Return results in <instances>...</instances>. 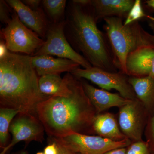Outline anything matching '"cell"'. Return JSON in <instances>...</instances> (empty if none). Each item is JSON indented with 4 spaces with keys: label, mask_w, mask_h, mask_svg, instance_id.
<instances>
[{
    "label": "cell",
    "mask_w": 154,
    "mask_h": 154,
    "mask_svg": "<svg viewBox=\"0 0 154 154\" xmlns=\"http://www.w3.org/2000/svg\"><path fill=\"white\" fill-rule=\"evenodd\" d=\"M64 76L65 89L39 103L36 116L50 137H63L72 133L95 135L93 123L97 114L81 79L70 73Z\"/></svg>",
    "instance_id": "cell-1"
},
{
    "label": "cell",
    "mask_w": 154,
    "mask_h": 154,
    "mask_svg": "<svg viewBox=\"0 0 154 154\" xmlns=\"http://www.w3.org/2000/svg\"><path fill=\"white\" fill-rule=\"evenodd\" d=\"M38 76L31 56L9 51L0 58L1 107L36 116L38 104L49 98L40 92Z\"/></svg>",
    "instance_id": "cell-2"
},
{
    "label": "cell",
    "mask_w": 154,
    "mask_h": 154,
    "mask_svg": "<svg viewBox=\"0 0 154 154\" xmlns=\"http://www.w3.org/2000/svg\"><path fill=\"white\" fill-rule=\"evenodd\" d=\"M67 12L65 34L73 48L79 54L82 53L92 66L117 72L112 49L97 27L98 20L91 7L72 1Z\"/></svg>",
    "instance_id": "cell-3"
},
{
    "label": "cell",
    "mask_w": 154,
    "mask_h": 154,
    "mask_svg": "<svg viewBox=\"0 0 154 154\" xmlns=\"http://www.w3.org/2000/svg\"><path fill=\"white\" fill-rule=\"evenodd\" d=\"M104 20L116 63L121 72L126 75L128 56L141 48L154 45V36L144 30L137 21L125 25L119 17H107Z\"/></svg>",
    "instance_id": "cell-4"
},
{
    "label": "cell",
    "mask_w": 154,
    "mask_h": 154,
    "mask_svg": "<svg viewBox=\"0 0 154 154\" xmlns=\"http://www.w3.org/2000/svg\"><path fill=\"white\" fill-rule=\"evenodd\" d=\"M50 138L51 140L75 154H104L114 149L128 147L132 143L128 138L115 141L99 136L79 133Z\"/></svg>",
    "instance_id": "cell-5"
},
{
    "label": "cell",
    "mask_w": 154,
    "mask_h": 154,
    "mask_svg": "<svg viewBox=\"0 0 154 154\" xmlns=\"http://www.w3.org/2000/svg\"><path fill=\"white\" fill-rule=\"evenodd\" d=\"M1 36L9 51L33 55L42 46L45 40L21 22L16 13L11 22L1 30Z\"/></svg>",
    "instance_id": "cell-6"
},
{
    "label": "cell",
    "mask_w": 154,
    "mask_h": 154,
    "mask_svg": "<svg viewBox=\"0 0 154 154\" xmlns=\"http://www.w3.org/2000/svg\"><path fill=\"white\" fill-rule=\"evenodd\" d=\"M65 21L54 23L49 26L46 33V40L33 56H55L59 58L67 59L79 64L84 69L92 65L82 55L76 52L72 47L66 37Z\"/></svg>",
    "instance_id": "cell-7"
},
{
    "label": "cell",
    "mask_w": 154,
    "mask_h": 154,
    "mask_svg": "<svg viewBox=\"0 0 154 154\" xmlns=\"http://www.w3.org/2000/svg\"><path fill=\"white\" fill-rule=\"evenodd\" d=\"M70 73L79 79L89 80L105 91L116 90L125 99H137L128 82L129 77L122 72H108L92 66L87 69L78 68Z\"/></svg>",
    "instance_id": "cell-8"
},
{
    "label": "cell",
    "mask_w": 154,
    "mask_h": 154,
    "mask_svg": "<svg viewBox=\"0 0 154 154\" xmlns=\"http://www.w3.org/2000/svg\"><path fill=\"white\" fill-rule=\"evenodd\" d=\"M149 115L138 99L119 108L118 121L122 132L132 142L142 140Z\"/></svg>",
    "instance_id": "cell-9"
},
{
    "label": "cell",
    "mask_w": 154,
    "mask_h": 154,
    "mask_svg": "<svg viewBox=\"0 0 154 154\" xmlns=\"http://www.w3.org/2000/svg\"><path fill=\"white\" fill-rule=\"evenodd\" d=\"M12 139L8 145L2 150L0 154H6L20 142L25 141L28 145L32 141L42 143L44 140V126L36 115L19 113L9 128Z\"/></svg>",
    "instance_id": "cell-10"
},
{
    "label": "cell",
    "mask_w": 154,
    "mask_h": 154,
    "mask_svg": "<svg viewBox=\"0 0 154 154\" xmlns=\"http://www.w3.org/2000/svg\"><path fill=\"white\" fill-rule=\"evenodd\" d=\"M6 2L24 25L42 38L45 37L50 26L42 9L32 10L20 0H7Z\"/></svg>",
    "instance_id": "cell-11"
},
{
    "label": "cell",
    "mask_w": 154,
    "mask_h": 154,
    "mask_svg": "<svg viewBox=\"0 0 154 154\" xmlns=\"http://www.w3.org/2000/svg\"><path fill=\"white\" fill-rule=\"evenodd\" d=\"M126 71L129 77H154V45L141 48L129 54Z\"/></svg>",
    "instance_id": "cell-12"
},
{
    "label": "cell",
    "mask_w": 154,
    "mask_h": 154,
    "mask_svg": "<svg viewBox=\"0 0 154 154\" xmlns=\"http://www.w3.org/2000/svg\"><path fill=\"white\" fill-rule=\"evenodd\" d=\"M86 95L93 105L97 114L102 113L112 107L120 108L130 102L121 95L99 89L81 80Z\"/></svg>",
    "instance_id": "cell-13"
},
{
    "label": "cell",
    "mask_w": 154,
    "mask_h": 154,
    "mask_svg": "<svg viewBox=\"0 0 154 154\" xmlns=\"http://www.w3.org/2000/svg\"><path fill=\"white\" fill-rule=\"evenodd\" d=\"M32 63L39 77L48 75H60L61 73H71L80 66L67 59L54 58L51 56H32Z\"/></svg>",
    "instance_id": "cell-14"
},
{
    "label": "cell",
    "mask_w": 154,
    "mask_h": 154,
    "mask_svg": "<svg viewBox=\"0 0 154 154\" xmlns=\"http://www.w3.org/2000/svg\"><path fill=\"white\" fill-rule=\"evenodd\" d=\"M134 0H87L98 20L107 17H127Z\"/></svg>",
    "instance_id": "cell-15"
},
{
    "label": "cell",
    "mask_w": 154,
    "mask_h": 154,
    "mask_svg": "<svg viewBox=\"0 0 154 154\" xmlns=\"http://www.w3.org/2000/svg\"><path fill=\"white\" fill-rule=\"evenodd\" d=\"M93 128L96 134L115 141L128 138L118 126L115 116L110 113H100L95 116Z\"/></svg>",
    "instance_id": "cell-16"
},
{
    "label": "cell",
    "mask_w": 154,
    "mask_h": 154,
    "mask_svg": "<svg viewBox=\"0 0 154 154\" xmlns=\"http://www.w3.org/2000/svg\"><path fill=\"white\" fill-rule=\"evenodd\" d=\"M128 82L149 117L151 116L154 112V77H129Z\"/></svg>",
    "instance_id": "cell-17"
},
{
    "label": "cell",
    "mask_w": 154,
    "mask_h": 154,
    "mask_svg": "<svg viewBox=\"0 0 154 154\" xmlns=\"http://www.w3.org/2000/svg\"><path fill=\"white\" fill-rule=\"evenodd\" d=\"M64 77L58 75H48L39 77L38 87L42 94L47 97L60 94L66 87Z\"/></svg>",
    "instance_id": "cell-18"
},
{
    "label": "cell",
    "mask_w": 154,
    "mask_h": 154,
    "mask_svg": "<svg viewBox=\"0 0 154 154\" xmlns=\"http://www.w3.org/2000/svg\"><path fill=\"white\" fill-rule=\"evenodd\" d=\"M20 113L19 110L11 108L0 109V147L2 149L8 145V132L14 117Z\"/></svg>",
    "instance_id": "cell-19"
},
{
    "label": "cell",
    "mask_w": 154,
    "mask_h": 154,
    "mask_svg": "<svg viewBox=\"0 0 154 154\" xmlns=\"http://www.w3.org/2000/svg\"><path fill=\"white\" fill-rule=\"evenodd\" d=\"M42 4L48 14L54 22L57 23L62 22L66 7V0H43Z\"/></svg>",
    "instance_id": "cell-20"
},
{
    "label": "cell",
    "mask_w": 154,
    "mask_h": 154,
    "mask_svg": "<svg viewBox=\"0 0 154 154\" xmlns=\"http://www.w3.org/2000/svg\"><path fill=\"white\" fill-rule=\"evenodd\" d=\"M148 17L149 16H147L145 14L143 10L140 0H136L126 17V20L124 22V25H128L133 22H137L143 17H146L148 18Z\"/></svg>",
    "instance_id": "cell-21"
},
{
    "label": "cell",
    "mask_w": 154,
    "mask_h": 154,
    "mask_svg": "<svg viewBox=\"0 0 154 154\" xmlns=\"http://www.w3.org/2000/svg\"><path fill=\"white\" fill-rule=\"evenodd\" d=\"M146 142L148 145L151 154L154 153V112L148 119L145 129Z\"/></svg>",
    "instance_id": "cell-22"
},
{
    "label": "cell",
    "mask_w": 154,
    "mask_h": 154,
    "mask_svg": "<svg viewBox=\"0 0 154 154\" xmlns=\"http://www.w3.org/2000/svg\"><path fill=\"white\" fill-rule=\"evenodd\" d=\"M126 154H151L148 145L143 140L132 142L127 147Z\"/></svg>",
    "instance_id": "cell-23"
},
{
    "label": "cell",
    "mask_w": 154,
    "mask_h": 154,
    "mask_svg": "<svg viewBox=\"0 0 154 154\" xmlns=\"http://www.w3.org/2000/svg\"><path fill=\"white\" fill-rule=\"evenodd\" d=\"M11 8L6 1H0V21L2 24H8L12 20L11 14Z\"/></svg>",
    "instance_id": "cell-24"
},
{
    "label": "cell",
    "mask_w": 154,
    "mask_h": 154,
    "mask_svg": "<svg viewBox=\"0 0 154 154\" xmlns=\"http://www.w3.org/2000/svg\"><path fill=\"white\" fill-rule=\"evenodd\" d=\"M45 154H58V149L57 144L54 142L50 140V143L44 149Z\"/></svg>",
    "instance_id": "cell-25"
},
{
    "label": "cell",
    "mask_w": 154,
    "mask_h": 154,
    "mask_svg": "<svg viewBox=\"0 0 154 154\" xmlns=\"http://www.w3.org/2000/svg\"><path fill=\"white\" fill-rule=\"evenodd\" d=\"M22 2L25 5L33 10H36L39 8V5L42 3V1L39 0H24Z\"/></svg>",
    "instance_id": "cell-26"
},
{
    "label": "cell",
    "mask_w": 154,
    "mask_h": 154,
    "mask_svg": "<svg viewBox=\"0 0 154 154\" xmlns=\"http://www.w3.org/2000/svg\"><path fill=\"white\" fill-rule=\"evenodd\" d=\"M9 51L5 41L3 39H1L0 42V58L5 55Z\"/></svg>",
    "instance_id": "cell-27"
},
{
    "label": "cell",
    "mask_w": 154,
    "mask_h": 154,
    "mask_svg": "<svg viewBox=\"0 0 154 154\" xmlns=\"http://www.w3.org/2000/svg\"><path fill=\"white\" fill-rule=\"evenodd\" d=\"M127 147L120 148L111 150L104 154H126Z\"/></svg>",
    "instance_id": "cell-28"
},
{
    "label": "cell",
    "mask_w": 154,
    "mask_h": 154,
    "mask_svg": "<svg viewBox=\"0 0 154 154\" xmlns=\"http://www.w3.org/2000/svg\"><path fill=\"white\" fill-rule=\"evenodd\" d=\"M55 143L57 144V145L58 149V154H75L70 151L68 150L67 149H66L63 146L60 145L59 144L57 143L56 142Z\"/></svg>",
    "instance_id": "cell-29"
},
{
    "label": "cell",
    "mask_w": 154,
    "mask_h": 154,
    "mask_svg": "<svg viewBox=\"0 0 154 154\" xmlns=\"http://www.w3.org/2000/svg\"><path fill=\"white\" fill-rule=\"evenodd\" d=\"M149 19V27L152 30L153 32L154 33V17H151L149 16L148 17Z\"/></svg>",
    "instance_id": "cell-30"
},
{
    "label": "cell",
    "mask_w": 154,
    "mask_h": 154,
    "mask_svg": "<svg viewBox=\"0 0 154 154\" xmlns=\"http://www.w3.org/2000/svg\"><path fill=\"white\" fill-rule=\"evenodd\" d=\"M148 5L154 9V0H149L146 1Z\"/></svg>",
    "instance_id": "cell-31"
},
{
    "label": "cell",
    "mask_w": 154,
    "mask_h": 154,
    "mask_svg": "<svg viewBox=\"0 0 154 154\" xmlns=\"http://www.w3.org/2000/svg\"><path fill=\"white\" fill-rule=\"evenodd\" d=\"M12 154H28V152L26 150L22 149Z\"/></svg>",
    "instance_id": "cell-32"
},
{
    "label": "cell",
    "mask_w": 154,
    "mask_h": 154,
    "mask_svg": "<svg viewBox=\"0 0 154 154\" xmlns=\"http://www.w3.org/2000/svg\"><path fill=\"white\" fill-rule=\"evenodd\" d=\"M36 154H45L44 153V152H37V153H36Z\"/></svg>",
    "instance_id": "cell-33"
},
{
    "label": "cell",
    "mask_w": 154,
    "mask_h": 154,
    "mask_svg": "<svg viewBox=\"0 0 154 154\" xmlns=\"http://www.w3.org/2000/svg\"></svg>",
    "instance_id": "cell-34"
}]
</instances>
